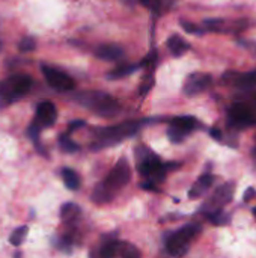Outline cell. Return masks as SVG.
Segmentation results:
<instances>
[{"label": "cell", "mask_w": 256, "mask_h": 258, "mask_svg": "<svg viewBox=\"0 0 256 258\" xmlns=\"http://www.w3.org/2000/svg\"><path fill=\"white\" fill-rule=\"evenodd\" d=\"M201 230L202 228L198 224H190V225H186V227L177 230L175 233L167 236V239H166V251L174 257L186 255L190 245H192V242L198 237Z\"/></svg>", "instance_id": "cell-6"}, {"label": "cell", "mask_w": 256, "mask_h": 258, "mask_svg": "<svg viewBox=\"0 0 256 258\" xmlns=\"http://www.w3.org/2000/svg\"><path fill=\"white\" fill-rule=\"evenodd\" d=\"M140 255L139 249L130 243L125 242H119L118 240V249H116V257H124V258H136Z\"/></svg>", "instance_id": "cell-19"}, {"label": "cell", "mask_w": 256, "mask_h": 258, "mask_svg": "<svg viewBox=\"0 0 256 258\" xmlns=\"http://www.w3.org/2000/svg\"><path fill=\"white\" fill-rule=\"evenodd\" d=\"M255 197H256V190L253 189V187H249V189H247V190L244 192V197H243V198H244V201L247 203V201L253 200Z\"/></svg>", "instance_id": "cell-28"}, {"label": "cell", "mask_w": 256, "mask_h": 258, "mask_svg": "<svg viewBox=\"0 0 256 258\" xmlns=\"http://www.w3.org/2000/svg\"><path fill=\"white\" fill-rule=\"evenodd\" d=\"M80 216V207L77 204H72V203H68V204H63L62 209H60V218L63 222L66 224H72L78 219Z\"/></svg>", "instance_id": "cell-17"}, {"label": "cell", "mask_w": 256, "mask_h": 258, "mask_svg": "<svg viewBox=\"0 0 256 258\" xmlns=\"http://www.w3.org/2000/svg\"><path fill=\"white\" fill-rule=\"evenodd\" d=\"M0 48H2V44H0Z\"/></svg>", "instance_id": "cell-32"}, {"label": "cell", "mask_w": 256, "mask_h": 258, "mask_svg": "<svg viewBox=\"0 0 256 258\" xmlns=\"http://www.w3.org/2000/svg\"><path fill=\"white\" fill-rule=\"evenodd\" d=\"M146 121H127L122 122L119 125H113V127H106V128H98L95 132V145L94 148H103V147H109V145H116L128 138H131L134 133L139 132V128L142 127V124H145Z\"/></svg>", "instance_id": "cell-4"}, {"label": "cell", "mask_w": 256, "mask_h": 258, "mask_svg": "<svg viewBox=\"0 0 256 258\" xmlns=\"http://www.w3.org/2000/svg\"><path fill=\"white\" fill-rule=\"evenodd\" d=\"M131 168L125 159L118 160V163L112 168L109 175L95 186L92 192V201L97 204H106L115 198V195L130 181Z\"/></svg>", "instance_id": "cell-1"}, {"label": "cell", "mask_w": 256, "mask_h": 258, "mask_svg": "<svg viewBox=\"0 0 256 258\" xmlns=\"http://www.w3.org/2000/svg\"><path fill=\"white\" fill-rule=\"evenodd\" d=\"M59 145H60V148H62V151L63 153H77L78 151V145L74 142V141H71L66 135H63V136H60L59 138Z\"/></svg>", "instance_id": "cell-22"}, {"label": "cell", "mask_w": 256, "mask_h": 258, "mask_svg": "<svg viewBox=\"0 0 256 258\" xmlns=\"http://www.w3.org/2000/svg\"><path fill=\"white\" fill-rule=\"evenodd\" d=\"M213 183H214V177H213L211 174H204V175H201V177L196 180V183L192 186V189H190V192H189V198H192V200L201 198L202 195L207 194V190L213 186Z\"/></svg>", "instance_id": "cell-14"}, {"label": "cell", "mask_w": 256, "mask_h": 258, "mask_svg": "<svg viewBox=\"0 0 256 258\" xmlns=\"http://www.w3.org/2000/svg\"><path fill=\"white\" fill-rule=\"evenodd\" d=\"M167 48L170 50L172 56L175 57H181L187 53V50L190 48V44L180 35H172L167 39Z\"/></svg>", "instance_id": "cell-16"}, {"label": "cell", "mask_w": 256, "mask_h": 258, "mask_svg": "<svg viewBox=\"0 0 256 258\" xmlns=\"http://www.w3.org/2000/svg\"><path fill=\"white\" fill-rule=\"evenodd\" d=\"M229 109V124L237 128L256 125V89L241 91Z\"/></svg>", "instance_id": "cell-2"}, {"label": "cell", "mask_w": 256, "mask_h": 258, "mask_svg": "<svg viewBox=\"0 0 256 258\" xmlns=\"http://www.w3.org/2000/svg\"><path fill=\"white\" fill-rule=\"evenodd\" d=\"M145 6H149V8H152L154 9V6H155V0H140Z\"/></svg>", "instance_id": "cell-30"}, {"label": "cell", "mask_w": 256, "mask_h": 258, "mask_svg": "<svg viewBox=\"0 0 256 258\" xmlns=\"http://www.w3.org/2000/svg\"><path fill=\"white\" fill-rule=\"evenodd\" d=\"M222 82L238 91H249L256 88V71H228L222 76Z\"/></svg>", "instance_id": "cell-11"}, {"label": "cell", "mask_w": 256, "mask_h": 258, "mask_svg": "<svg viewBox=\"0 0 256 258\" xmlns=\"http://www.w3.org/2000/svg\"><path fill=\"white\" fill-rule=\"evenodd\" d=\"M213 85V77L207 73H193L190 74L183 86V91L187 97H195L205 92Z\"/></svg>", "instance_id": "cell-12"}, {"label": "cell", "mask_w": 256, "mask_h": 258, "mask_svg": "<svg viewBox=\"0 0 256 258\" xmlns=\"http://www.w3.org/2000/svg\"><path fill=\"white\" fill-rule=\"evenodd\" d=\"M116 249H118V240H110V242H107L106 245L101 246L100 255L104 258L116 257Z\"/></svg>", "instance_id": "cell-24"}, {"label": "cell", "mask_w": 256, "mask_h": 258, "mask_svg": "<svg viewBox=\"0 0 256 258\" xmlns=\"http://www.w3.org/2000/svg\"><path fill=\"white\" fill-rule=\"evenodd\" d=\"M32 85H33V82H32L30 76L14 74V76L8 77L6 80L0 82V100H5L8 103L17 101L30 91Z\"/></svg>", "instance_id": "cell-7"}, {"label": "cell", "mask_w": 256, "mask_h": 258, "mask_svg": "<svg viewBox=\"0 0 256 258\" xmlns=\"http://www.w3.org/2000/svg\"><path fill=\"white\" fill-rule=\"evenodd\" d=\"M95 56L103 60H118L124 56V50L115 44H104L95 50Z\"/></svg>", "instance_id": "cell-15"}, {"label": "cell", "mask_w": 256, "mask_h": 258, "mask_svg": "<svg viewBox=\"0 0 256 258\" xmlns=\"http://www.w3.org/2000/svg\"><path fill=\"white\" fill-rule=\"evenodd\" d=\"M136 157H137V169L143 177H146L148 181L155 184L164 180L166 171L170 168V165H164L158 156H155L149 148H143V147H139Z\"/></svg>", "instance_id": "cell-5"}, {"label": "cell", "mask_w": 256, "mask_h": 258, "mask_svg": "<svg viewBox=\"0 0 256 258\" xmlns=\"http://www.w3.org/2000/svg\"><path fill=\"white\" fill-rule=\"evenodd\" d=\"M74 101L81 104L83 107L92 110L94 113L104 116V118H112L116 116L121 110L119 103L116 98L106 92L100 91H83L74 95Z\"/></svg>", "instance_id": "cell-3"}, {"label": "cell", "mask_w": 256, "mask_h": 258, "mask_svg": "<svg viewBox=\"0 0 256 258\" xmlns=\"http://www.w3.org/2000/svg\"><path fill=\"white\" fill-rule=\"evenodd\" d=\"M234 198V183H225L222 186H219L213 195L204 203V206L201 207V212L205 213L207 216L216 212L223 210L225 206H228Z\"/></svg>", "instance_id": "cell-8"}, {"label": "cell", "mask_w": 256, "mask_h": 258, "mask_svg": "<svg viewBox=\"0 0 256 258\" xmlns=\"http://www.w3.org/2000/svg\"><path fill=\"white\" fill-rule=\"evenodd\" d=\"M84 125H86V122H84V121H81V119H78V121H72V122H69L68 130H69V132H74V130H78V128H81V127H84Z\"/></svg>", "instance_id": "cell-27"}, {"label": "cell", "mask_w": 256, "mask_h": 258, "mask_svg": "<svg viewBox=\"0 0 256 258\" xmlns=\"http://www.w3.org/2000/svg\"><path fill=\"white\" fill-rule=\"evenodd\" d=\"M62 178L65 186L69 190H78L80 189V177L77 175L75 171L69 169V168H63L62 169Z\"/></svg>", "instance_id": "cell-18"}, {"label": "cell", "mask_w": 256, "mask_h": 258, "mask_svg": "<svg viewBox=\"0 0 256 258\" xmlns=\"http://www.w3.org/2000/svg\"><path fill=\"white\" fill-rule=\"evenodd\" d=\"M57 119V109L51 101H41L36 106V116L35 121L44 128V127H50L56 122Z\"/></svg>", "instance_id": "cell-13"}, {"label": "cell", "mask_w": 256, "mask_h": 258, "mask_svg": "<svg viewBox=\"0 0 256 258\" xmlns=\"http://www.w3.org/2000/svg\"><path fill=\"white\" fill-rule=\"evenodd\" d=\"M139 68H140V65H130V63L121 65V67L112 70L110 73H107V77H109V79H122V77H127L128 74L137 71Z\"/></svg>", "instance_id": "cell-20"}, {"label": "cell", "mask_w": 256, "mask_h": 258, "mask_svg": "<svg viewBox=\"0 0 256 258\" xmlns=\"http://www.w3.org/2000/svg\"><path fill=\"white\" fill-rule=\"evenodd\" d=\"M42 74L47 80V83L54 88L56 91H60V92H68V91H72L74 86H75V82L63 71L57 70V68H53V67H48V65H44L42 67Z\"/></svg>", "instance_id": "cell-10"}, {"label": "cell", "mask_w": 256, "mask_h": 258, "mask_svg": "<svg viewBox=\"0 0 256 258\" xmlns=\"http://www.w3.org/2000/svg\"><path fill=\"white\" fill-rule=\"evenodd\" d=\"M207 218H208V219L211 221V224H214V225H228L229 221H231V216L226 215L223 210L216 212V213H211V215H208Z\"/></svg>", "instance_id": "cell-23"}, {"label": "cell", "mask_w": 256, "mask_h": 258, "mask_svg": "<svg viewBox=\"0 0 256 258\" xmlns=\"http://www.w3.org/2000/svg\"><path fill=\"white\" fill-rule=\"evenodd\" d=\"M27 233H29V228H27L26 225H24V227H20V228H17V230H14L12 234H11V237H9L11 245H14V246H21L23 242H24L26 237H27Z\"/></svg>", "instance_id": "cell-21"}, {"label": "cell", "mask_w": 256, "mask_h": 258, "mask_svg": "<svg viewBox=\"0 0 256 258\" xmlns=\"http://www.w3.org/2000/svg\"><path fill=\"white\" fill-rule=\"evenodd\" d=\"M181 27L187 32V33H192V35H204L207 30L204 29V27H201V26H198V24H195V23H190V21H184V20H181Z\"/></svg>", "instance_id": "cell-25"}, {"label": "cell", "mask_w": 256, "mask_h": 258, "mask_svg": "<svg viewBox=\"0 0 256 258\" xmlns=\"http://www.w3.org/2000/svg\"><path fill=\"white\" fill-rule=\"evenodd\" d=\"M18 48H20V51H23V53L33 51V50L36 48V41H35V38H32V36L23 38V39L20 41V44H18Z\"/></svg>", "instance_id": "cell-26"}, {"label": "cell", "mask_w": 256, "mask_h": 258, "mask_svg": "<svg viewBox=\"0 0 256 258\" xmlns=\"http://www.w3.org/2000/svg\"><path fill=\"white\" fill-rule=\"evenodd\" d=\"M199 128V121L193 116H177L170 121L167 138L174 144L183 142L192 132Z\"/></svg>", "instance_id": "cell-9"}, {"label": "cell", "mask_w": 256, "mask_h": 258, "mask_svg": "<svg viewBox=\"0 0 256 258\" xmlns=\"http://www.w3.org/2000/svg\"><path fill=\"white\" fill-rule=\"evenodd\" d=\"M210 133H211V136H213L214 139H217V141H220V139H222V132H220L219 128H211V130H210Z\"/></svg>", "instance_id": "cell-29"}, {"label": "cell", "mask_w": 256, "mask_h": 258, "mask_svg": "<svg viewBox=\"0 0 256 258\" xmlns=\"http://www.w3.org/2000/svg\"><path fill=\"white\" fill-rule=\"evenodd\" d=\"M253 216H255V218H256V207H255V209H253Z\"/></svg>", "instance_id": "cell-31"}]
</instances>
